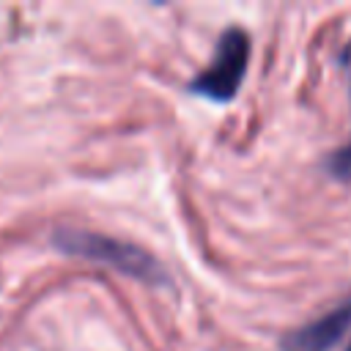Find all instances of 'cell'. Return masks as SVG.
I'll list each match as a JSON object with an SVG mask.
<instances>
[{"label":"cell","instance_id":"obj_4","mask_svg":"<svg viewBox=\"0 0 351 351\" xmlns=\"http://www.w3.org/2000/svg\"><path fill=\"white\" fill-rule=\"evenodd\" d=\"M348 351H351V346H348Z\"/></svg>","mask_w":351,"mask_h":351},{"label":"cell","instance_id":"obj_3","mask_svg":"<svg viewBox=\"0 0 351 351\" xmlns=\"http://www.w3.org/2000/svg\"><path fill=\"white\" fill-rule=\"evenodd\" d=\"M351 326V299L282 337V351H329Z\"/></svg>","mask_w":351,"mask_h":351},{"label":"cell","instance_id":"obj_2","mask_svg":"<svg viewBox=\"0 0 351 351\" xmlns=\"http://www.w3.org/2000/svg\"><path fill=\"white\" fill-rule=\"evenodd\" d=\"M247 60H250L247 33L239 27H228L217 41L211 66H206L189 82V90L214 101H230L247 74Z\"/></svg>","mask_w":351,"mask_h":351},{"label":"cell","instance_id":"obj_1","mask_svg":"<svg viewBox=\"0 0 351 351\" xmlns=\"http://www.w3.org/2000/svg\"><path fill=\"white\" fill-rule=\"evenodd\" d=\"M52 239H55V247L66 255L118 269V271L145 280V282L165 280L159 263L145 250H140L129 241H118V239H110V236H101L93 230H82V228H58Z\"/></svg>","mask_w":351,"mask_h":351}]
</instances>
